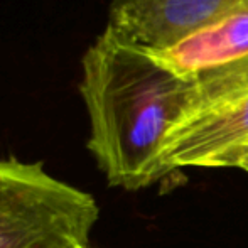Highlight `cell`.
<instances>
[{
  "instance_id": "obj_1",
  "label": "cell",
  "mask_w": 248,
  "mask_h": 248,
  "mask_svg": "<svg viewBox=\"0 0 248 248\" xmlns=\"http://www.w3.org/2000/svg\"><path fill=\"white\" fill-rule=\"evenodd\" d=\"M79 95L88 150L110 186L139 191L169 176L164 144L189 105L193 79L105 26L83 54Z\"/></svg>"
},
{
  "instance_id": "obj_3",
  "label": "cell",
  "mask_w": 248,
  "mask_h": 248,
  "mask_svg": "<svg viewBox=\"0 0 248 248\" xmlns=\"http://www.w3.org/2000/svg\"><path fill=\"white\" fill-rule=\"evenodd\" d=\"M248 144V58L193 79V96L166 139V172L233 167Z\"/></svg>"
},
{
  "instance_id": "obj_6",
  "label": "cell",
  "mask_w": 248,
  "mask_h": 248,
  "mask_svg": "<svg viewBox=\"0 0 248 248\" xmlns=\"http://www.w3.org/2000/svg\"><path fill=\"white\" fill-rule=\"evenodd\" d=\"M233 167L247 170L248 172V144L238 150V154H236V157H235V162H233Z\"/></svg>"
},
{
  "instance_id": "obj_2",
  "label": "cell",
  "mask_w": 248,
  "mask_h": 248,
  "mask_svg": "<svg viewBox=\"0 0 248 248\" xmlns=\"http://www.w3.org/2000/svg\"><path fill=\"white\" fill-rule=\"evenodd\" d=\"M95 198L41 162L0 159V248H88Z\"/></svg>"
},
{
  "instance_id": "obj_4",
  "label": "cell",
  "mask_w": 248,
  "mask_h": 248,
  "mask_svg": "<svg viewBox=\"0 0 248 248\" xmlns=\"http://www.w3.org/2000/svg\"><path fill=\"white\" fill-rule=\"evenodd\" d=\"M248 0H113L107 26L147 51L169 49Z\"/></svg>"
},
{
  "instance_id": "obj_5",
  "label": "cell",
  "mask_w": 248,
  "mask_h": 248,
  "mask_svg": "<svg viewBox=\"0 0 248 248\" xmlns=\"http://www.w3.org/2000/svg\"><path fill=\"white\" fill-rule=\"evenodd\" d=\"M154 54L186 79H194L248 58V2L235 7L169 49Z\"/></svg>"
}]
</instances>
